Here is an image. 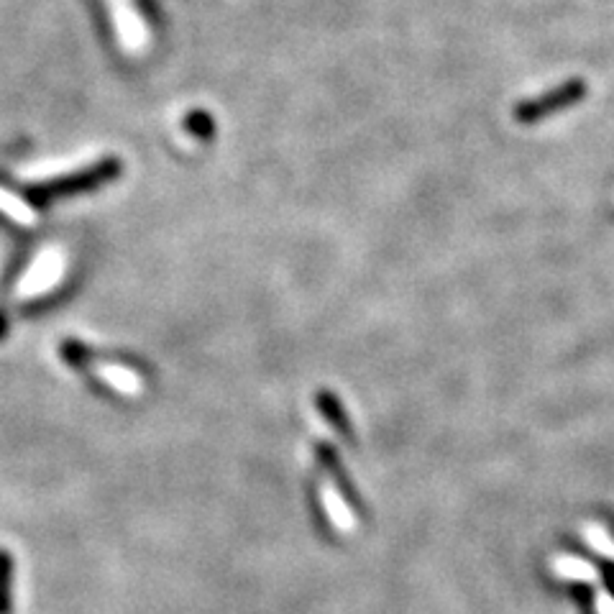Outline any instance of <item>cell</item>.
<instances>
[{
	"mask_svg": "<svg viewBox=\"0 0 614 614\" xmlns=\"http://www.w3.org/2000/svg\"><path fill=\"white\" fill-rule=\"evenodd\" d=\"M586 95V82L581 77L574 80H566L563 85H558L556 90H548V93L538 95V98H528L522 103L515 105V121L522 126H533V123L543 121V118L553 116V113H561L571 105L581 103Z\"/></svg>",
	"mask_w": 614,
	"mask_h": 614,
	"instance_id": "cell-1",
	"label": "cell"
},
{
	"mask_svg": "<svg viewBox=\"0 0 614 614\" xmlns=\"http://www.w3.org/2000/svg\"><path fill=\"white\" fill-rule=\"evenodd\" d=\"M118 172H121V167H118L116 159H108V162H100L98 167H90L85 172H75L70 177H57L52 182H41V185L34 187V195L41 197V200L54 195H75V192L93 190V187L113 180Z\"/></svg>",
	"mask_w": 614,
	"mask_h": 614,
	"instance_id": "cell-2",
	"label": "cell"
},
{
	"mask_svg": "<svg viewBox=\"0 0 614 614\" xmlns=\"http://www.w3.org/2000/svg\"><path fill=\"white\" fill-rule=\"evenodd\" d=\"M64 277V256L59 251H44L41 256H36V261L31 264V269L26 272V277L18 284V295L21 297H36L44 295Z\"/></svg>",
	"mask_w": 614,
	"mask_h": 614,
	"instance_id": "cell-3",
	"label": "cell"
},
{
	"mask_svg": "<svg viewBox=\"0 0 614 614\" xmlns=\"http://www.w3.org/2000/svg\"><path fill=\"white\" fill-rule=\"evenodd\" d=\"M320 497H323L325 512H328V517H331V522L338 530H343V533L354 530V515H351L348 504L343 502V497L338 494V489L333 487V484H323Z\"/></svg>",
	"mask_w": 614,
	"mask_h": 614,
	"instance_id": "cell-4",
	"label": "cell"
},
{
	"mask_svg": "<svg viewBox=\"0 0 614 614\" xmlns=\"http://www.w3.org/2000/svg\"><path fill=\"white\" fill-rule=\"evenodd\" d=\"M100 379L103 382L111 384L116 392L128 394V397H134V394L141 392V379L136 377L134 371L126 369V366H116V364H105L98 369Z\"/></svg>",
	"mask_w": 614,
	"mask_h": 614,
	"instance_id": "cell-5",
	"label": "cell"
},
{
	"mask_svg": "<svg viewBox=\"0 0 614 614\" xmlns=\"http://www.w3.org/2000/svg\"><path fill=\"white\" fill-rule=\"evenodd\" d=\"M0 213L8 215L11 221L21 223V226H31V223H36L34 208H31L29 203H24L21 197L13 195V192L3 190V187H0Z\"/></svg>",
	"mask_w": 614,
	"mask_h": 614,
	"instance_id": "cell-6",
	"label": "cell"
},
{
	"mask_svg": "<svg viewBox=\"0 0 614 614\" xmlns=\"http://www.w3.org/2000/svg\"><path fill=\"white\" fill-rule=\"evenodd\" d=\"M11 574V556L6 551H0V614H11Z\"/></svg>",
	"mask_w": 614,
	"mask_h": 614,
	"instance_id": "cell-7",
	"label": "cell"
},
{
	"mask_svg": "<svg viewBox=\"0 0 614 614\" xmlns=\"http://www.w3.org/2000/svg\"><path fill=\"white\" fill-rule=\"evenodd\" d=\"M318 407H320V410H323L325 418L331 420V423L336 425V428L341 430V433H348V430H351V423H348L346 415H343V412H341V405H338L333 394L320 392L318 394Z\"/></svg>",
	"mask_w": 614,
	"mask_h": 614,
	"instance_id": "cell-8",
	"label": "cell"
},
{
	"mask_svg": "<svg viewBox=\"0 0 614 614\" xmlns=\"http://www.w3.org/2000/svg\"><path fill=\"white\" fill-rule=\"evenodd\" d=\"M187 128L197 136H210V131H213V126H210V116H205V113H192V116L187 118Z\"/></svg>",
	"mask_w": 614,
	"mask_h": 614,
	"instance_id": "cell-9",
	"label": "cell"
},
{
	"mask_svg": "<svg viewBox=\"0 0 614 614\" xmlns=\"http://www.w3.org/2000/svg\"><path fill=\"white\" fill-rule=\"evenodd\" d=\"M558 568L568 576H591V568L581 561H561L558 563Z\"/></svg>",
	"mask_w": 614,
	"mask_h": 614,
	"instance_id": "cell-10",
	"label": "cell"
},
{
	"mask_svg": "<svg viewBox=\"0 0 614 614\" xmlns=\"http://www.w3.org/2000/svg\"><path fill=\"white\" fill-rule=\"evenodd\" d=\"M571 594H574V597L581 602V607L589 612V607L594 604V591H591L586 584H574V586H571Z\"/></svg>",
	"mask_w": 614,
	"mask_h": 614,
	"instance_id": "cell-11",
	"label": "cell"
},
{
	"mask_svg": "<svg viewBox=\"0 0 614 614\" xmlns=\"http://www.w3.org/2000/svg\"><path fill=\"white\" fill-rule=\"evenodd\" d=\"M599 571H602V579H604V584H607L609 594L614 597V563L602 561V563H599Z\"/></svg>",
	"mask_w": 614,
	"mask_h": 614,
	"instance_id": "cell-12",
	"label": "cell"
},
{
	"mask_svg": "<svg viewBox=\"0 0 614 614\" xmlns=\"http://www.w3.org/2000/svg\"><path fill=\"white\" fill-rule=\"evenodd\" d=\"M3 333H6V320L0 318V336H3Z\"/></svg>",
	"mask_w": 614,
	"mask_h": 614,
	"instance_id": "cell-13",
	"label": "cell"
},
{
	"mask_svg": "<svg viewBox=\"0 0 614 614\" xmlns=\"http://www.w3.org/2000/svg\"><path fill=\"white\" fill-rule=\"evenodd\" d=\"M586 614H589V612H586Z\"/></svg>",
	"mask_w": 614,
	"mask_h": 614,
	"instance_id": "cell-14",
	"label": "cell"
}]
</instances>
